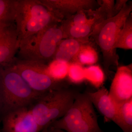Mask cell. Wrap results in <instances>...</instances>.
I'll return each instance as SVG.
<instances>
[{
    "label": "cell",
    "instance_id": "27",
    "mask_svg": "<svg viewBox=\"0 0 132 132\" xmlns=\"http://www.w3.org/2000/svg\"><path fill=\"white\" fill-rule=\"evenodd\" d=\"M48 128V127L45 128L42 131H41L40 132H49Z\"/></svg>",
    "mask_w": 132,
    "mask_h": 132
},
{
    "label": "cell",
    "instance_id": "3",
    "mask_svg": "<svg viewBox=\"0 0 132 132\" xmlns=\"http://www.w3.org/2000/svg\"><path fill=\"white\" fill-rule=\"evenodd\" d=\"M40 95L29 87L10 65L0 66V115L29 107Z\"/></svg>",
    "mask_w": 132,
    "mask_h": 132
},
{
    "label": "cell",
    "instance_id": "11",
    "mask_svg": "<svg viewBox=\"0 0 132 132\" xmlns=\"http://www.w3.org/2000/svg\"><path fill=\"white\" fill-rule=\"evenodd\" d=\"M85 94L107 121H112L117 124V108L111 101L105 88L101 87L96 92Z\"/></svg>",
    "mask_w": 132,
    "mask_h": 132
},
{
    "label": "cell",
    "instance_id": "24",
    "mask_svg": "<svg viewBox=\"0 0 132 132\" xmlns=\"http://www.w3.org/2000/svg\"><path fill=\"white\" fill-rule=\"evenodd\" d=\"M127 0H117L113 7V16L118 14L123 9L125 5L127 4Z\"/></svg>",
    "mask_w": 132,
    "mask_h": 132
},
{
    "label": "cell",
    "instance_id": "21",
    "mask_svg": "<svg viewBox=\"0 0 132 132\" xmlns=\"http://www.w3.org/2000/svg\"><path fill=\"white\" fill-rule=\"evenodd\" d=\"M67 76L69 80L73 83H81L85 80V68L79 63L71 62L69 64Z\"/></svg>",
    "mask_w": 132,
    "mask_h": 132
},
{
    "label": "cell",
    "instance_id": "1",
    "mask_svg": "<svg viewBox=\"0 0 132 132\" xmlns=\"http://www.w3.org/2000/svg\"><path fill=\"white\" fill-rule=\"evenodd\" d=\"M14 15L19 42L64 20L40 0H14Z\"/></svg>",
    "mask_w": 132,
    "mask_h": 132
},
{
    "label": "cell",
    "instance_id": "4",
    "mask_svg": "<svg viewBox=\"0 0 132 132\" xmlns=\"http://www.w3.org/2000/svg\"><path fill=\"white\" fill-rule=\"evenodd\" d=\"M77 94L64 86L46 92L37 98L29 108L42 130L65 114Z\"/></svg>",
    "mask_w": 132,
    "mask_h": 132
},
{
    "label": "cell",
    "instance_id": "26",
    "mask_svg": "<svg viewBox=\"0 0 132 132\" xmlns=\"http://www.w3.org/2000/svg\"><path fill=\"white\" fill-rule=\"evenodd\" d=\"M48 128L49 132H67L60 129L53 128L50 126L48 127Z\"/></svg>",
    "mask_w": 132,
    "mask_h": 132
},
{
    "label": "cell",
    "instance_id": "2",
    "mask_svg": "<svg viewBox=\"0 0 132 132\" xmlns=\"http://www.w3.org/2000/svg\"><path fill=\"white\" fill-rule=\"evenodd\" d=\"M64 39L62 22L51 25L20 41L15 58L48 65L53 60L58 46Z\"/></svg>",
    "mask_w": 132,
    "mask_h": 132
},
{
    "label": "cell",
    "instance_id": "10",
    "mask_svg": "<svg viewBox=\"0 0 132 132\" xmlns=\"http://www.w3.org/2000/svg\"><path fill=\"white\" fill-rule=\"evenodd\" d=\"M49 9L57 13L64 20L80 11H95L100 7L95 0H40Z\"/></svg>",
    "mask_w": 132,
    "mask_h": 132
},
{
    "label": "cell",
    "instance_id": "14",
    "mask_svg": "<svg viewBox=\"0 0 132 132\" xmlns=\"http://www.w3.org/2000/svg\"><path fill=\"white\" fill-rule=\"evenodd\" d=\"M84 43L73 38L64 39L58 46L53 60L70 64Z\"/></svg>",
    "mask_w": 132,
    "mask_h": 132
},
{
    "label": "cell",
    "instance_id": "19",
    "mask_svg": "<svg viewBox=\"0 0 132 132\" xmlns=\"http://www.w3.org/2000/svg\"><path fill=\"white\" fill-rule=\"evenodd\" d=\"M69 64L53 60L48 65L50 74L55 80L63 81L67 76Z\"/></svg>",
    "mask_w": 132,
    "mask_h": 132
},
{
    "label": "cell",
    "instance_id": "13",
    "mask_svg": "<svg viewBox=\"0 0 132 132\" xmlns=\"http://www.w3.org/2000/svg\"><path fill=\"white\" fill-rule=\"evenodd\" d=\"M88 14L92 16V18L86 23L80 26H67L62 22L65 39L73 38L82 42H89V37L95 27L105 19L95 13L94 11H90Z\"/></svg>",
    "mask_w": 132,
    "mask_h": 132
},
{
    "label": "cell",
    "instance_id": "20",
    "mask_svg": "<svg viewBox=\"0 0 132 132\" xmlns=\"http://www.w3.org/2000/svg\"><path fill=\"white\" fill-rule=\"evenodd\" d=\"M14 0H0V24L14 22Z\"/></svg>",
    "mask_w": 132,
    "mask_h": 132
},
{
    "label": "cell",
    "instance_id": "7",
    "mask_svg": "<svg viewBox=\"0 0 132 132\" xmlns=\"http://www.w3.org/2000/svg\"><path fill=\"white\" fill-rule=\"evenodd\" d=\"M29 87L41 95L50 90L65 86L62 81L54 79L50 74L48 66L36 62L15 58L10 64Z\"/></svg>",
    "mask_w": 132,
    "mask_h": 132
},
{
    "label": "cell",
    "instance_id": "23",
    "mask_svg": "<svg viewBox=\"0 0 132 132\" xmlns=\"http://www.w3.org/2000/svg\"><path fill=\"white\" fill-rule=\"evenodd\" d=\"M89 12L79 11L68 19L64 20L62 23L67 26H78L85 24L89 20L86 15Z\"/></svg>",
    "mask_w": 132,
    "mask_h": 132
},
{
    "label": "cell",
    "instance_id": "25",
    "mask_svg": "<svg viewBox=\"0 0 132 132\" xmlns=\"http://www.w3.org/2000/svg\"><path fill=\"white\" fill-rule=\"evenodd\" d=\"M14 23V22H12L0 24V40L7 32L10 26Z\"/></svg>",
    "mask_w": 132,
    "mask_h": 132
},
{
    "label": "cell",
    "instance_id": "12",
    "mask_svg": "<svg viewBox=\"0 0 132 132\" xmlns=\"http://www.w3.org/2000/svg\"><path fill=\"white\" fill-rule=\"evenodd\" d=\"M19 41L14 22L0 40V66L9 65L15 57Z\"/></svg>",
    "mask_w": 132,
    "mask_h": 132
},
{
    "label": "cell",
    "instance_id": "16",
    "mask_svg": "<svg viewBox=\"0 0 132 132\" xmlns=\"http://www.w3.org/2000/svg\"><path fill=\"white\" fill-rule=\"evenodd\" d=\"M98 60V53L89 42L82 44L72 62L81 65H92L97 63Z\"/></svg>",
    "mask_w": 132,
    "mask_h": 132
},
{
    "label": "cell",
    "instance_id": "28",
    "mask_svg": "<svg viewBox=\"0 0 132 132\" xmlns=\"http://www.w3.org/2000/svg\"><path fill=\"white\" fill-rule=\"evenodd\" d=\"M0 132H2V131L1 130V131H0Z\"/></svg>",
    "mask_w": 132,
    "mask_h": 132
},
{
    "label": "cell",
    "instance_id": "22",
    "mask_svg": "<svg viewBox=\"0 0 132 132\" xmlns=\"http://www.w3.org/2000/svg\"><path fill=\"white\" fill-rule=\"evenodd\" d=\"M100 7L94 11L95 13L100 15L104 19L113 17V7L115 2L114 0L97 1Z\"/></svg>",
    "mask_w": 132,
    "mask_h": 132
},
{
    "label": "cell",
    "instance_id": "15",
    "mask_svg": "<svg viewBox=\"0 0 132 132\" xmlns=\"http://www.w3.org/2000/svg\"><path fill=\"white\" fill-rule=\"evenodd\" d=\"M116 125L123 132H132V99L117 107Z\"/></svg>",
    "mask_w": 132,
    "mask_h": 132
},
{
    "label": "cell",
    "instance_id": "17",
    "mask_svg": "<svg viewBox=\"0 0 132 132\" xmlns=\"http://www.w3.org/2000/svg\"><path fill=\"white\" fill-rule=\"evenodd\" d=\"M114 48L126 50L132 49V15L127 17L121 29L116 43Z\"/></svg>",
    "mask_w": 132,
    "mask_h": 132
},
{
    "label": "cell",
    "instance_id": "9",
    "mask_svg": "<svg viewBox=\"0 0 132 132\" xmlns=\"http://www.w3.org/2000/svg\"><path fill=\"white\" fill-rule=\"evenodd\" d=\"M109 95L116 107L132 99V64L118 67Z\"/></svg>",
    "mask_w": 132,
    "mask_h": 132
},
{
    "label": "cell",
    "instance_id": "8",
    "mask_svg": "<svg viewBox=\"0 0 132 132\" xmlns=\"http://www.w3.org/2000/svg\"><path fill=\"white\" fill-rule=\"evenodd\" d=\"M2 119V132H40L42 130L36 121L29 107L8 113Z\"/></svg>",
    "mask_w": 132,
    "mask_h": 132
},
{
    "label": "cell",
    "instance_id": "18",
    "mask_svg": "<svg viewBox=\"0 0 132 132\" xmlns=\"http://www.w3.org/2000/svg\"><path fill=\"white\" fill-rule=\"evenodd\" d=\"M85 80L97 88L101 86L105 80V74L100 66L91 65L85 68Z\"/></svg>",
    "mask_w": 132,
    "mask_h": 132
},
{
    "label": "cell",
    "instance_id": "6",
    "mask_svg": "<svg viewBox=\"0 0 132 132\" xmlns=\"http://www.w3.org/2000/svg\"><path fill=\"white\" fill-rule=\"evenodd\" d=\"M49 126L67 132H104L99 127L93 104L85 93H78L65 114Z\"/></svg>",
    "mask_w": 132,
    "mask_h": 132
},
{
    "label": "cell",
    "instance_id": "5",
    "mask_svg": "<svg viewBox=\"0 0 132 132\" xmlns=\"http://www.w3.org/2000/svg\"><path fill=\"white\" fill-rule=\"evenodd\" d=\"M132 10L131 2L127 3L118 14L97 25L90 36L101 50L104 72L106 76L111 73V66L119 67V56L114 46L119 34Z\"/></svg>",
    "mask_w": 132,
    "mask_h": 132
}]
</instances>
